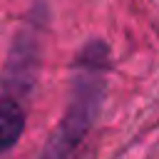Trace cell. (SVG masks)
Returning a JSON list of instances; mask_svg holds the SVG:
<instances>
[{
  "instance_id": "7a4b0ae2",
  "label": "cell",
  "mask_w": 159,
  "mask_h": 159,
  "mask_svg": "<svg viewBox=\"0 0 159 159\" xmlns=\"http://www.w3.org/2000/svg\"><path fill=\"white\" fill-rule=\"evenodd\" d=\"M25 129V109L15 97H2L0 99V154L7 152Z\"/></svg>"
},
{
  "instance_id": "6da1fadb",
  "label": "cell",
  "mask_w": 159,
  "mask_h": 159,
  "mask_svg": "<svg viewBox=\"0 0 159 159\" xmlns=\"http://www.w3.org/2000/svg\"><path fill=\"white\" fill-rule=\"evenodd\" d=\"M109 55L102 42H89L80 50L77 62L72 67V84H70V102L65 109L62 122L57 124L55 134L50 137L40 159H70V154L82 144L87 132L92 129L107 84Z\"/></svg>"
}]
</instances>
